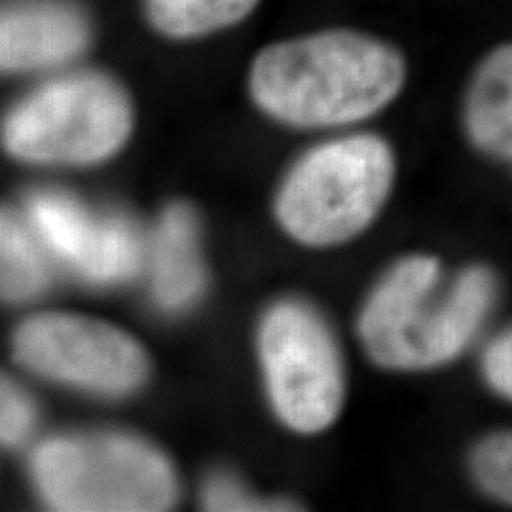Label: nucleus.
<instances>
[{
    "label": "nucleus",
    "instance_id": "nucleus-1",
    "mask_svg": "<svg viewBox=\"0 0 512 512\" xmlns=\"http://www.w3.org/2000/svg\"><path fill=\"white\" fill-rule=\"evenodd\" d=\"M501 294V277L488 262H467L446 274L439 256L406 255L387 268L366 296L357 336L380 368L439 370L475 348Z\"/></svg>",
    "mask_w": 512,
    "mask_h": 512
},
{
    "label": "nucleus",
    "instance_id": "nucleus-2",
    "mask_svg": "<svg viewBox=\"0 0 512 512\" xmlns=\"http://www.w3.org/2000/svg\"><path fill=\"white\" fill-rule=\"evenodd\" d=\"M406 82L403 54L359 31H325L266 48L251 71L260 109L298 128L363 122L391 105Z\"/></svg>",
    "mask_w": 512,
    "mask_h": 512
},
{
    "label": "nucleus",
    "instance_id": "nucleus-3",
    "mask_svg": "<svg viewBox=\"0 0 512 512\" xmlns=\"http://www.w3.org/2000/svg\"><path fill=\"white\" fill-rule=\"evenodd\" d=\"M395 179V152L382 137L334 139L291 171L277 198V219L302 245H346L382 215Z\"/></svg>",
    "mask_w": 512,
    "mask_h": 512
},
{
    "label": "nucleus",
    "instance_id": "nucleus-4",
    "mask_svg": "<svg viewBox=\"0 0 512 512\" xmlns=\"http://www.w3.org/2000/svg\"><path fill=\"white\" fill-rule=\"evenodd\" d=\"M40 497L65 512H158L173 507L177 476L160 450L128 435H71L33 456Z\"/></svg>",
    "mask_w": 512,
    "mask_h": 512
},
{
    "label": "nucleus",
    "instance_id": "nucleus-5",
    "mask_svg": "<svg viewBox=\"0 0 512 512\" xmlns=\"http://www.w3.org/2000/svg\"><path fill=\"white\" fill-rule=\"evenodd\" d=\"M133 124L128 97L107 76L78 73L31 93L4 124V147L33 164L88 165L124 147Z\"/></svg>",
    "mask_w": 512,
    "mask_h": 512
},
{
    "label": "nucleus",
    "instance_id": "nucleus-6",
    "mask_svg": "<svg viewBox=\"0 0 512 512\" xmlns=\"http://www.w3.org/2000/svg\"><path fill=\"white\" fill-rule=\"evenodd\" d=\"M260 359L275 412L298 433L334 425L346 403V368L327 321L302 302H281L260 327Z\"/></svg>",
    "mask_w": 512,
    "mask_h": 512
},
{
    "label": "nucleus",
    "instance_id": "nucleus-7",
    "mask_svg": "<svg viewBox=\"0 0 512 512\" xmlns=\"http://www.w3.org/2000/svg\"><path fill=\"white\" fill-rule=\"evenodd\" d=\"M12 351L27 370L99 395L131 393L148 374L147 353L131 334L86 315H35L19 325Z\"/></svg>",
    "mask_w": 512,
    "mask_h": 512
},
{
    "label": "nucleus",
    "instance_id": "nucleus-8",
    "mask_svg": "<svg viewBox=\"0 0 512 512\" xmlns=\"http://www.w3.org/2000/svg\"><path fill=\"white\" fill-rule=\"evenodd\" d=\"M29 220L37 238L90 281H126L141 266V243L128 222L97 217L69 196L35 194Z\"/></svg>",
    "mask_w": 512,
    "mask_h": 512
},
{
    "label": "nucleus",
    "instance_id": "nucleus-9",
    "mask_svg": "<svg viewBox=\"0 0 512 512\" xmlns=\"http://www.w3.org/2000/svg\"><path fill=\"white\" fill-rule=\"evenodd\" d=\"M88 23L67 2L31 0L10 6L2 16V69L37 71L61 65L88 44Z\"/></svg>",
    "mask_w": 512,
    "mask_h": 512
},
{
    "label": "nucleus",
    "instance_id": "nucleus-10",
    "mask_svg": "<svg viewBox=\"0 0 512 512\" xmlns=\"http://www.w3.org/2000/svg\"><path fill=\"white\" fill-rule=\"evenodd\" d=\"M461 126L478 154L512 169V42L478 61L463 92Z\"/></svg>",
    "mask_w": 512,
    "mask_h": 512
},
{
    "label": "nucleus",
    "instance_id": "nucleus-11",
    "mask_svg": "<svg viewBox=\"0 0 512 512\" xmlns=\"http://www.w3.org/2000/svg\"><path fill=\"white\" fill-rule=\"evenodd\" d=\"M152 270L154 296L165 310H183L202 294L200 232L188 207L165 209L156 232Z\"/></svg>",
    "mask_w": 512,
    "mask_h": 512
},
{
    "label": "nucleus",
    "instance_id": "nucleus-12",
    "mask_svg": "<svg viewBox=\"0 0 512 512\" xmlns=\"http://www.w3.org/2000/svg\"><path fill=\"white\" fill-rule=\"evenodd\" d=\"M258 0H147L152 25L173 38L202 37L245 18Z\"/></svg>",
    "mask_w": 512,
    "mask_h": 512
},
{
    "label": "nucleus",
    "instance_id": "nucleus-13",
    "mask_svg": "<svg viewBox=\"0 0 512 512\" xmlns=\"http://www.w3.org/2000/svg\"><path fill=\"white\" fill-rule=\"evenodd\" d=\"M0 285L2 296L10 302L29 300L48 283V266L35 238L4 213L0 220Z\"/></svg>",
    "mask_w": 512,
    "mask_h": 512
},
{
    "label": "nucleus",
    "instance_id": "nucleus-14",
    "mask_svg": "<svg viewBox=\"0 0 512 512\" xmlns=\"http://www.w3.org/2000/svg\"><path fill=\"white\" fill-rule=\"evenodd\" d=\"M463 469L486 501L512 509V425L478 435L465 450Z\"/></svg>",
    "mask_w": 512,
    "mask_h": 512
},
{
    "label": "nucleus",
    "instance_id": "nucleus-15",
    "mask_svg": "<svg viewBox=\"0 0 512 512\" xmlns=\"http://www.w3.org/2000/svg\"><path fill=\"white\" fill-rule=\"evenodd\" d=\"M478 374L495 399L512 406V323L484 342L478 355Z\"/></svg>",
    "mask_w": 512,
    "mask_h": 512
},
{
    "label": "nucleus",
    "instance_id": "nucleus-16",
    "mask_svg": "<svg viewBox=\"0 0 512 512\" xmlns=\"http://www.w3.org/2000/svg\"><path fill=\"white\" fill-rule=\"evenodd\" d=\"M203 505L209 511H287V503L268 501L249 494L228 476H215L203 490Z\"/></svg>",
    "mask_w": 512,
    "mask_h": 512
},
{
    "label": "nucleus",
    "instance_id": "nucleus-17",
    "mask_svg": "<svg viewBox=\"0 0 512 512\" xmlns=\"http://www.w3.org/2000/svg\"><path fill=\"white\" fill-rule=\"evenodd\" d=\"M35 408L29 397L10 380L0 385V437L4 446H18L33 431Z\"/></svg>",
    "mask_w": 512,
    "mask_h": 512
}]
</instances>
